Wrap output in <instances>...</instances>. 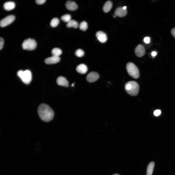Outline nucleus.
Segmentation results:
<instances>
[{
	"instance_id": "f257e3e1",
	"label": "nucleus",
	"mask_w": 175,
	"mask_h": 175,
	"mask_svg": "<svg viewBox=\"0 0 175 175\" xmlns=\"http://www.w3.org/2000/svg\"><path fill=\"white\" fill-rule=\"evenodd\" d=\"M37 112L40 119L45 122H48L53 119L54 112L53 110L48 105L43 103L38 106Z\"/></svg>"
},
{
	"instance_id": "f03ea898",
	"label": "nucleus",
	"mask_w": 175,
	"mask_h": 175,
	"mask_svg": "<svg viewBox=\"0 0 175 175\" xmlns=\"http://www.w3.org/2000/svg\"><path fill=\"white\" fill-rule=\"evenodd\" d=\"M125 89L126 92L132 96L137 95L139 90L138 84L134 81H130L126 83L125 85Z\"/></svg>"
},
{
	"instance_id": "7ed1b4c3",
	"label": "nucleus",
	"mask_w": 175,
	"mask_h": 175,
	"mask_svg": "<svg viewBox=\"0 0 175 175\" xmlns=\"http://www.w3.org/2000/svg\"><path fill=\"white\" fill-rule=\"evenodd\" d=\"M17 74L25 84H28L31 82L32 79V75L31 71L29 70H19Z\"/></svg>"
},
{
	"instance_id": "20e7f679",
	"label": "nucleus",
	"mask_w": 175,
	"mask_h": 175,
	"mask_svg": "<svg viewBox=\"0 0 175 175\" xmlns=\"http://www.w3.org/2000/svg\"><path fill=\"white\" fill-rule=\"evenodd\" d=\"M126 69L129 75L135 79H137L139 78V70L134 63L131 62L127 63L126 65Z\"/></svg>"
},
{
	"instance_id": "39448f33",
	"label": "nucleus",
	"mask_w": 175,
	"mask_h": 175,
	"mask_svg": "<svg viewBox=\"0 0 175 175\" xmlns=\"http://www.w3.org/2000/svg\"><path fill=\"white\" fill-rule=\"evenodd\" d=\"M36 45L35 40L29 38L24 41L22 44V47L24 49L32 50L35 48Z\"/></svg>"
},
{
	"instance_id": "423d86ee",
	"label": "nucleus",
	"mask_w": 175,
	"mask_h": 175,
	"mask_svg": "<svg viewBox=\"0 0 175 175\" xmlns=\"http://www.w3.org/2000/svg\"><path fill=\"white\" fill-rule=\"evenodd\" d=\"M15 19V16L13 15H8L0 21V25L1 27H4L12 23Z\"/></svg>"
},
{
	"instance_id": "0eeeda50",
	"label": "nucleus",
	"mask_w": 175,
	"mask_h": 175,
	"mask_svg": "<svg viewBox=\"0 0 175 175\" xmlns=\"http://www.w3.org/2000/svg\"><path fill=\"white\" fill-rule=\"evenodd\" d=\"M99 77V75L98 73L95 72H92L87 75L86 79L88 82H93L97 80Z\"/></svg>"
},
{
	"instance_id": "6e6552de",
	"label": "nucleus",
	"mask_w": 175,
	"mask_h": 175,
	"mask_svg": "<svg viewBox=\"0 0 175 175\" xmlns=\"http://www.w3.org/2000/svg\"><path fill=\"white\" fill-rule=\"evenodd\" d=\"M136 55L138 57H140L144 56L145 53V50L144 46L141 44L138 45L135 50Z\"/></svg>"
},
{
	"instance_id": "1a4fd4ad",
	"label": "nucleus",
	"mask_w": 175,
	"mask_h": 175,
	"mask_svg": "<svg viewBox=\"0 0 175 175\" xmlns=\"http://www.w3.org/2000/svg\"><path fill=\"white\" fill-rule=\"evenodd\" d=\"M96 36L99 41L101 43L105 42L107 38L106 34L101 31H98L96 34Z\"/></svg>"
},
{
	"instance_id": "9d476101",
	"label": "nucleus",
	"mask_w": 175,
	"mask_h": 175,
	"mask_svg": "<svg viewBox=\"0 0 175 175\" xmlns=\"http://www.w3.org/2000/svg\"><path fill=\"white\" fill-rule=\"evenodd\" d=\"M60 59L59 57L52 56L44 60V62L47 64H52L58 62L60 61Z\"/></svg>"
},
{
	"instance_id": "9b49d317",
	"label": "nucleus",
	"mask_w": 175,
	"mask_h": 175,
	"mask_svg": "<svg viewBox=\"0 0 175 175\" xmlns=\"http://www.w3.org/2000/svg\"><path fill=\"white\" fill-rule=\"evenodd\" d=\"M127 13L126 9H124L122 7H120L116 8L114 12L115 16L119 17H122L125 16Z\"/></svg>"
},
{
	"instance_id": "f8f14e48",
	"label": "nucleus",
	"mask_w": 175,
	"mask_h": 175,
	"mask_svg": "<svg viewBox=\"0 0 175 175\" xmlns=\"http://www.w3.org/2000/svg\"><path fill=\"white\" fill-rule=\"evenodd\" d=\"M65 6L70 11H74L77 9L78 6L76 3L73 1L69 0L65 4Z\"/></svg>"
},
{
	"instance_id": "ddd939ff",
	"label": "nucleus",
	"mask_w": 175,
	"mask_h": 175,
	"mask_svg": "<svg viewBox=\"0 0 175 175\" xmlns=\"http://www.w3.org/2000/svg\"><path fill=\"white\" fill-rule=\"evenodd\" d=\"M57 84L60 86L68 87L69 85L68 81L64 77L60 76L57 78L56 80Z\"/></svg>"
},
{
	"instance_id": "4468645a",
	"label": "nucleus",
	"mask_w": 175,
	"mask_h": 175,
	"mask_svg": "<svg viewBox=\"0 0 175 175\" xmlns=\"http://www.w3.org/2000/svg\"><path fill=\"white\" fill-rule=\"evenodd\" d=\"M88 70L87 66L83 64H81L79 65L76 68L77 71L81 74H84L86 73Z\"/></svg>"
},
{
	"instance_id": "2eb2a0df",
	"label": "nucleus",
	"mask_w": 175,
	"mask_h": 175,
	"mask_svg": "<svg viewBox=\"0 0 175 175\" xmlns=\"http://www.w3.org/2000/svg\"><path fill=\"white\" fill-rule=\"evenodd\" d=\"M3 7L6 10L9 11L14 9L15 6L14 2L11 1L6 2L3 5Z\"/></svg>"
},
{
	"instance_id": "dca6fc26",
	"label": "nucleus",
	"mask_w": 175,
	"mask_h": 175,
	"mask_svg": "<svg viewBox=\"0 0 175 175\" xmlns=\"http://www.w3.org/2000/svg\"><path fill=\"white\" fill-rule=\"evenodd\" d=\"M112 7V4L110 1H108L105 3L103 7L104 11L105 13L108 12Z\"/></svg>"
},
{
	"instance_id": "f3484780",
	"label": "nucleus",
	"mask_w": 175,
	"mask_h": 175,
	"mask_svg": "<svg viewBox=\"0 0 175 175\" xmlns=\"http://www.w3.org/2000/svg\"><path fill=\"white\" fill-rule=\"evenodd\" d=\"M154 165V162H151L149 163L147 166L146 175H152Z\"/></svg>"
},
{
	"instance_id": "a211bd4d",
	"label": "nucleus",
	"mask_w": 175,
	"mask_h": 175,
	"mask_svg": "<svg viewBox=\"0 0 175 175\" xmlns=\"http://www.w3.org/2000/svg\"><path fill=\"white\" fill-rule=\"evenodd\" d=\"M66 25L68 27H73L76 28L78 27V24L76 21L73 20H71L67 23Z\"/></svg>"
},
{
	"instance_id": "6ab92c4d",
	"label": "nucleus",
	"mask_w": 175,
	"mask_h": 175,
	"mask_svg": "<svg viewBox=\"0 0 175 175\" xmlns=\"http://www.w3.org/2000/svg\"><path fill=\"white\" fill-rule=\"evenodd\" d=\"M51 52L52 56L59 57L62 54V51L60 49L55 48L52 50Z\"/></svg>"
},
{
	"instance_id": "aec40b11",
	"label": "nucleus",
	"mask_w": 175,
	"mask_h": 175,
	"mask_svg": "<svg viewBox=\"0 0 175 175\" xmlns=\"http://www.w3.org/2000/svg\"><path fill=\"white\" fill-rule=\"evenodd\" d=\"M59 23V20L57 18H54L51 21L50 25L52 27H55L58 25Z\"/></svg>"
},
{
	"instance_id": "412c9836",
	"label": "nucleus",
	"mask_w": 175,
	"mask_h": 175,
	"mask_svg": "<svg viewBox=\"0 0 175 175\" xmlns=\"http://www.w3.org/2000/svg\"><path fill=\"white\" fill-rule=\"evenodd\" d=\"M79 27L80 30L85 31L86 30L88 27L87 23L85 21H83L80 23Z\"/></svg>"
},
{
	"instance_id": "4be33fe9",
	"label": "nucleus",
	"mask_w": 175,
	"mask_h": 175,
	"mask_svg": "<svg viewBox=\"0 0 175 175\" xmlns=\"http://www.w3.org/2000/svg\"><path fill=\"white\" fill-rule=\"evenodd\" d=\"M71 17L69 14H66L63 15L61 17V19L63 21L68 23L71 19Z\"/></svg>"
},
{
	"instance_id": "5701e85b",
	"label": "nucleus",
	"mask_w": 175,
	"mask_h": 175,
	"mask_svg": "<svg viewBox=\"0 0 175 175\" xmlns=\"http://www.w3.org/2000/svg\"><path fill=\"white\" fill-rule=\"evenodd\" d=\"M75 54L77 57H81L84 55V53L83 50L80 49H78L76 51Z\"/></svg>"
},
{
	"instance_id": "b1692460",
	"label": "nucleus",
	"mask_w": 175,
	"mask_h": 175,
	"mask_svg": "<svg viewBox=\"0 0 175 175\" xmlns=\"http://www.w3.org/2000/svg\"><path fill=\"white\" fill-rule=\"evenodd\" d=\"M4 41L3 39L1 37L0 38V50H1L3 47Z\"/></svg>"
},
{
	"instance_id": "393cba45",
	"label": "nucleus",
	"mask_w": 175,
	"mask_h": 175,
	"mask_svg": "<svg viewBox=\"0 0 175 175\" xmlns=\"http://www.w3.org/2000/svg\"><path fill=\"white\" fill-rule=\"evenodd\" d=\"M144 41L146 44H149L150 42V38L149 37H146L144 39Z\"/></svg>"
},
{
	"instance_id": "a878e982",
	"label": "nucleus",
	"mask_w": 175,
	"mask_h": 175,
	"mask_svg": "<svg viewBox=\"0 0 175 175\" xmlns=\"http://www.w3.org/2000/svg\"><path fill=\"white\" fill-rule=\"evenodd\" d=\"M161 113V111L160 110H157L154 111V114L155 115L157 116L159 115Z\"/></svg>"
},
{
	"instance_id": "bb28decb",
	"label": "nucleus",
	"mask_w": 175,
	"mask_h": 175,
	"mask_svg": "<svg viewBox=\"0 0 175 175\" xmlns=\"http://www.w3.org/2000/svg\"><path fill=\"white\" fill-rule=\"evenodd\" d=\"M46 0H36L35 1L38 4H42L45 2Z\"/></svg>"
},
{
	"instance_id": "cd10ccee",
	"label": "nucleus",
	"mask_w": 175,
	"mask_h": 175,
	"mask_svg": "<svg viewBox=\"0 0 175 175\" xmlns=\"http://www.w3.org/2000/svg\"><path fill=\"white\" fill-rule=\"evenodd\" d=\"M171 33L172 35L175 39V27L171 29Z\"/></svg>"
},
{
	"instance_id": "c85d7f7f",
	"label": "nucleus",
	"mask_w": 175,
	"mask_h": 175,
	"mask_svg": "<svg viewBox=\"0 0 175 175\" xmlns=\"http://www.w3.org/2000/svg\"><path fill=\"white\" fill-rule=\"evenodd\" d=\"M157 54V52L155 51L151 53V55L153 56H155Z\"/></svg>"
},
{
	"instance_id": "c756f323",
	"label": "nucleus",
	"mask_w": 175,
	"mask_h": 175,
	"mask_svg": "<svg viewBox=\"0 0 175 175\" xmlns=\"http://www.w3.org/2000/svg\"><path fill=\"white\" fill-rule=\"evenodd\" d=\"M123 8L124 9H126V6H124L123 7Z\"/></svg>"
},
{
	"instance_id": "7c9ffc66",
	"label": "nucleus",
	"mask_w": 175,
	"mask_h": 175,
	"mask_svg": "<svg viewBox=\"0 0 175 175\" xmlns=\"http://www.w3.org/2000/svg\"><path fill=\"white\" fill-rule=\"evenodd\" d=\"M74 83H72L71 85V86L72 87H73L74 86Z\"/></svg>"
},
{
	"instance_id": "2f4dec72",
	"label": "nucleus",
	"mask_w": 175,
	"mask_h": 175,
	"mask_svg": "<svg viewBox=\"0 0 175 175\" xmlns=\"http://www.w3.org/2000/svg\"><path fill=\"white\" fill-rule=\"evenodd\" d=\"M112 175H119V174H113Z\"/></svg>"
}]
</instances>
